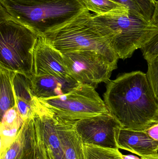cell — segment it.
I'll return each instance as SVG.
<instances>
[{
  "label": "cell",
  "instance_id": "7a4b0ae2",
  "mask_svg": "<svg viewBox=\"0 0 158 159\" xmlns=\"http://www.w3.org/2000/svg\"><path fill=\"white\" fill-rule=\"evenodd\" d=\"M0 17L33 30L40 36L65 25L86 9L82 0H0Z\"/></svg>",
  "mask_w": 158,
  "mask_h": 159
},
{
  "label": "cell",
  "instance_id": "d6986e66",
  "mask_svg": "<svg viewBox=\"0 0 158 159\" xmlns=\"http://www.w3.org/2000/svg\"><path fill=\"white\" fill-rule=\"evenodd\" d=\"M24 143V133L20 128L14 142L1 152V159H17L21 153Z\"/></svg>",
  "mask_w": 158,
  "mask_h": 159
},
{
  "label": "cell",
  "instance_id": "ac0fdd59",
  "mask_svg": "<svg viewBox=\"0 0 158 159\" xmlns=\"http://www.w3.org/2000/svg\"><path fill=\"white\" fill-rule=\"evenodd\" d=\"M119 149L83 144L85 159H123Z\"/></svg>",
  "mask_w": 158,
  "mask_h": 159
},
{
  "label": "cell",
  "instance_id": "2e32d148",
  "mask_svg": "<svg viewBox=\"0 0 158 159\" xmlns=\"http://www.w3.org/2000/svg\"><path fill=\"white\" fill-rule=\"evenodd\" d=\"M0 114L2 117L6 111L16 106L13 82L16 73L0 67Z\"/></svg>",
  "mask_w": 158,
  "mask_h": 159
},
{
  "label": "cell",
  "instance_id": "9a60e30c",
  "mask_svg": "<svg viewBox=\"0 0 158 159\" xmlns=\"http://www.w3.org/2000/svg\"><path fill=\"white\" fill-rule=\"evenodd\" d=\"M1 118V146L5 144L7 139L11 144L16 137L24 120L16 106L6 111Z\"/></svg>",
  "mask_w": 158,
  "mask_h": 159
},
{
  "label": "cell",
  "instance_id": "5b68a950",
  "mask_svg": "<svg viewBox=\"0 0 158 159\" xmlns=\"http://www.w3.org/2000/svg\"><path fill=\"white\" fill-rule=\"evenodd\" d=\"M39 36L24 25L0 17V67L31 78L33 51Z\"/></svg>",
  "mask_w": 158,
  "mask_h": 159
},
{
  "label": "cell",
  "instance_id": "8992f818",
  "mask_svg": "<svg viewBox=\"0 0 158 159\" xmlns=\"http://www.w3.org/2000/svg\"><path fill=\"white\" fill-rule=\"evenodd\" d=\"M33 117L53 159H85L75 121L62 118L42 107L36 99Z\"/></svg>",
  "mask_w": 158,
  "mask_h": 159
},
{
  "label": "cell",
  "instance_id": "6da1fadb",
  "mask_svg": "<svg viewBox=\"0 0 158 159\" xmlns=\"http://www.w3.org/2000/svg\"><path fill=\"white\" fill-rule=\"evenodd\" d=\"M104 102L123 129L143 131L158 113V102L146 74L135 71L107 83Z\"/></svg>",
  "mask_w": 158,
  "mask_h": 159
},
{
  "label": "cell",
  "instance_id": "4fadbf2b",
  "mask_svg": "<svg viewBox=\"0 0 158 159\" xmlns=\"http://www.w3.org/2000/svg\"><path fill=\"white\" fill-rule=\"evenodd\" d=\"M119 149L126 150L141 157L158 154V143L144 131L122 128L118 139Z\"/></svg>",
  "mask_w": 158,
  "mask_h": 159
},
{
  "label": "cell",
  "instance_id": "277c9868",
  "mask_svg": "<svg viewBox=\"0 0 158 159\" xmlns=\"http://www.w3.org/2000/svg\"><path fill=\"white\" fill-rule=\"evenodd\" d=\"M41 36L61 53L95 51L117 66L118 58L100 33L93 20L92 14L87 8L69 22Z\"/></svg>",
  "mask_w": 158,
  "mask_h": 159
},
{
  "label": "cell",
  "instance_id": "5bb4252c",
  "mask_svg": "<svg viewBox=\"0 0 158 159\" xmlns=\"http://www.w3.org/2000/svg\"><path fill=\"white\" fill-rule=\"evenodd\" d=\"M16 106L25 121L32 117L36 106V98L32 93L30 78L21 74H16L13 82Z\"/></svg>",
  "mask_w": 158,
  "mask_h": 159
},
{
  "label": "cell",
  "instance_id": "cb8c5ba5",
  "mask_svg": "<svg viewBox=\"0 0 158 159\" xmlns=\"http://www.w3.org/2000/svg\"><path fill=\"white\" fill-rule=\"evenodd\" d=\"M143 131L158 143V113L153 121Z\"/></svg>",
  "mask_w": 158,
  "mask_h": 159
},
{
  "label": "cell",
  "instance_id": "ffe728a7",
  "mask_svg": "<svg viewBox=\"0 0 158 159\" xmlns=\"http://www.w3.org/2000/svg\"><path fill=\"white\" fill-rule=\"evenodd\" d=\"M147 76L158 102V55L147 61Z\"/></svg>",
  "mask_w": 158,
  "mask_h": 159
},
{
  "label": "cell",
  "instance_id": "44dd1931",
  "mask_svg": "<svg viewBox=\"0 0 158 159\" xmlns=\"http://www.w3.org/2000/svg\"><path fill=\"white\" fill-rule=\"evenodd\" d=\"M158 27V25H156ZM144 58L147 61L158 55V31L141 48Z\"/></svg>",
  "mask_w": 158,
  "mask_h": 159
},
{
  "label": "cell",
  "instance_id": "30bf717a",
  "mask_svg": "<svg viewBox=\"0 0 158 159\" xmlns=\"http://www.w3.org/2000/svg\"><path fill=\"white\" fill-rule=\"evenodd\" d=\"M32 74L35 76L70 77L62 54L48 44L42 36H39L33 51Z\"/></svg>",
  "mask_w": 158,
  "mask_h": 159
},
{
  "label": "cell",
  "instance_id": "ba28073f",
  "mask_svg": "<svg viewBox=\"0 0 158 159\" xmlns=\"http://www.w3.org/2000/svg\"><path fill=\"white\" fill-rule=\"evenodd\" d=\"M61 54L70 77L81 84L95 87L102 82L107 83L112 72L117 68L95 51L79 50Z\"/></svg>",
  "mask_w": 158,
  "mask_h": 159
},
{
  "label": "cell",
  "instance_id": "7c38bea8",
  "mask_svg": "<svg viewBox=\"0 0 158 159\" xmlns=\"http://www.w3.org/2000/svg\"><path fill=\"white\" fill-rule=\"evenodd\" d=\"M21 128L24 133V143L17 159H53L33 117L25 120Z\"/></svg>",
  "mask_w": 158,
  "mask_h": 159
},
{
  "label": "cell",
  "instance_id": "e0dca14e",
  "mask_svg": "<svg viewBox=\"0 0 158 159\" xmlns=\"http://www.w3.org/2000/svg\"><path fill=\"white\" fill-rule=\"evenodd\" d=\"M82 2L88 10L94 12L96 16L128 9L124 6L112 0H82Z\"/></svg>",
  "mask_w": 158,
  "mask_h": 159
},
{
  "label": "cell",
  "instance_id": "9c48e42d",
  "mask_svg": "<svg viewBox=\"0 0 158 159\" xmlns=\"http://www.w3.org/2000/svg\"><path fill=\"white\" fill-rule=\"evenodd\" d=\"M75 127L83 144L119 149L122 127L109 112L76 120Z\"/></svg>",
  "mask_w": 158,
  "mask_h": 159
},
{
  "label": "cell",
  "instance_id": "52a82bcc",
  "mask_svg": "<svg viewBox=\"0 0 158 159\" xmlns=\"http://www.w3.org/2000/svg\"><path fill=\"white\" fill-rule=\"evenodd\" d=\"M36 99L46 110L67 120L76 121L109 112L95 87L87 84H80L64 95Z\"/></svg>",
  "mask_w": 158,
  "mask_h": 159
},
{
  "label": "cell",
  "instance_id": "603a6c76",
  "mask_svg": "<svg viewBox=\"0 0 158 159\" xmlns=\"http://www.w3.org/2000/svg\"><path fill=\"white\" fill-rule=\"evenodd\" d=\"M127 7L132 15L147 20L141 7L135 0H112ZM150 22V21H149Z\"/></svg>",
  "mask_w": 158,
  "mask_h": 159
},
{
  "label": "cell",
  "instance_id": "4316f807",
  "mask_svg": "<svg viewBox=\"0 0 158 159\" xmlns=\"http://www.w3.org/2000/svg\"><path fill=\"white\" fill-rule=\"evenodd\" d=\"M141 159H158V154L156 155H152L148 157H141Z\"/></svg>",
  "mask_w": 158,
  "mask_h": 159
},
{
  "label": "cell",
  "instance_id": "484cf974",
  "mask_svg": "<svg viewBox=\"0 0 158 159\" xmlns=\"http://www.w3.org/2000/svg\"><path fill=\"white\" fill-rule=\"evenodd\" d=\"M123 159H141L136 156L133 155H123Z\"/></svg>",
  "mask_w": 158,
  "mask_h": 159
},
{
  "label": "cell",
  "instance_id": "3957f363",
  "mask_svg": "<svg viewBox=\"0 0 158 159\" xmlns=\"http://www.w3.org/2000/svg\"><path fill=\"white\" fill-rule=\"evenodd\" d=\"M99 32L118 59L131 57L158 31V27L132 15L129 9L93 15Z\"/></svg>",
  "mask_w": 158,
  "mask_h": 159
},
{
  "label": "cell",
  "instance_id": "d4e9b609",
  "mask_svg": "<svg viewBox=\"0 0 158 159\" xmlns=\"http://www.w3.org/2000/svg\"><path fill=\"white\" fill-rule=\"evenodd\" d=\"M151 24L154 25H158V0L156 2L155 10L151 20Z\"/></svg>",
  "mask_w": 158,
  "mask_h": 159
},
{
  "label": "cell",
  "instance_id": "7402d4cb",
  "mask_svg": "<svg viewBox=\"0 0 158 159\" xmlns=\"http://www.w3.org/2000/svg\"><path fill=\"white\" fill-rule=\"evenodd\" d=\"M138 3L147 21L151 22L156 0H135Z\"/></svg>",
  "mask_w": 158,
  "mask_h": 159
},
{
  "label": "cell",
  "instance_id": "8fae6325",
  "mask_svg": "<svg viewBox=\"0 0 158 159\" xmlns=\"http://www.w3.org/2000/svg\"><path fill=\"white\" fill-rule=\"evenodd\" d=\"M32 93L37 99H47L70 92L81 83L72 77L33 75L30 78Z\"/></svg>",
  "mask_w": 158,
  "mask_h": 159
}]
</instances>
